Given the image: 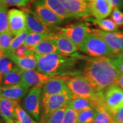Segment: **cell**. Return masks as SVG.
Listing matches in <instances>:
<instances>
[{
  "instance_id": "6da1fadb",
  "label": "cell",
  "mask_w": 123,
  "mask_h": 123,
  "mask_svg": "<svg viewBox=\"0 0 123 123\" xmlns=\"http://www.w3.org/2000/svg\"><path fill=\"white\" fill-rule=\"evenodd\" d=\"M82 72L96 93H103L110 86L117 84L119 72L110 58H88Z\"/></svg>"
},
{
  "instance_id": "7a4b0ae2",
  "label": "cell",
  "mask_w": 123,
  "mask_h": 123,
  "mask_svg": "<svg viewBox=\"0 0 123 123\" xmlns=\"http://www.w3.org/2000/svg\"><path fill=\"white\" fill-rule=\"evenodd\" d=\"M37 70L51 76H64L76 74L73 69L79 58L64 56L59 53L40 55L34 54Z\"/></svg>"
},
{
  "instance_id": "3957f363",
  "label": "cell",
  "mask_w": 123,
  "mask_h": 123,
  "mask_svg": "<svg viewBox=\"0 0 123 123\" xmlns=\"http://www.w3.org/2000/svg\"><path fill=\"white\" fill-rule=\"evenodd\" d=\"M61 77L71 92L73 98L92 99L96 95L95 89L83 75L74 74Z\"/></svg>"
},
{
  "instance_id": "277c9868",
  "label": "cell",
  "mask_w": 123,
  "mask_h": 123,
  "mask_svg": "<svg viewBox=\"0 0 123 123\" xmlns=\"http://www.w3.org/2000/svg\"><path fill=\"white\" fill-rule=\"evenodd\" d=\"M79 50L92 58H110L114 55L102 38L92 34L86 37Z\"/></svg>"
},
{
  "instance_id": "5b68a950",
  "label": "cell",
  "mask_w": 123,
  "mask_h": 123,
  "mask_svg": "<svg viewBox=\"0 0 123 123\" xmlns=\"http://www.w3.org/2000/svg\"><path fill=\"white\" fill-rule=\"evenodd\" d=\"M73 96L69 90L51 96L42 98L41 121L56 111L67 105L73 99Z\"/></svg>"
},
{
  "instance_id": "8992f818",
  "label": "cell",
  "mask_w": 123,
  "mask_h": 123,
  "mask_svg": "<svg viewBox=\"0 0 123 123\" xmlns=\"http://www.w3.org/2000/svg\"><path fill=\"white\" fill-rule=\"evenodd\" d=\"M43 87H33L25 97L23 107L37 122L42 116V91Z\"/></svg>"
},
{
  "instance_id": "52a82bcc",
  "label": "cell",
  "mask_w": 123,
  "mask_h": 123,
  "mask_svg": "<svg viewBox=\"0 0 123 123\" xmlns=\"http://www.w3.org/2000/svg\"><path fill=\"white\" fill-rule=\"evenodd\" d=\"M87 22H79L65 27H58V30L68 38L79 49L84 40L90 34V28Z\"/></svg>"
},
{
  "instance_id": "ba28073f",
  "label": "cell",
  "mask_w": 123,
  "mask_h": 123,
  "mask_svg": "<svg viewBox=\"0 0 123 123\" xmlns=\"http://www.w3.org/2000/svg\"><path fill=\"white\" fill-rule=\"evenodd\" d=\"M22 10L25 14L26 29L29 33L50 34L58 30V27H51L45 24L33 10L26 7Z\"/></svg>"
},
{
  "instance_id": "9c48e42d",
  "label": "cell",
  "mask_w": 123,
  "mask_h": 123,
  "mask_svg": "<svg viewBox=\"0 0 123 123\" xmlns=\"http://www.w3.org/2000/svg\"><path fill=\"white\" fill-rule=\"evenodd\" d=\"M105 108L111 114L123 106V90L117 84L110 86L103 92Z\"/></svg>"
},
{
  "instance_id": "30bf717a",
  "label": "cell",
  "mask_w": 123,
  "mask_h": 123,
  "mask_svg": "<svg viewBox=\"0 0 123 123\" xmlns=\"http://www.w3.org/2000/svg\"><path fill=\"white\" fill-rule=\"evenodd\" d=\"M50 38L55 42L59 54L67 56H74L77 54L78 47L59 31L52 33Z\"/></svg>"
},
{
  "instance_id": "8fae6325",
  "label": "cell",
  "mask_w": 123,
  "mask_h": 123,
  "mask_svg": "<svg viewBox=\"0 0 123 123\" xmlns=\"http://www.w3.org/2000/svg\"><path fill=\"white\" fill-rule=\"evenodd\" d=\"M9 31L17 36L26 30V17L23 10L12 9L8 12Z\"/></svg>"
},
{
  "instance_id": "7c38bea8",
  "label": "cell",
  "mask_w": 123,
  "mask_h": 123,
  "mask_svg": "<svg viewBox=\"0 0 123 123\" xmlns=\"http://www.w3.org/2000/svg\"><path fill=\"white\" fill-rule=\"evenodd\" d=\"M73 17L86 18L91 17L88 5L84 0H59Z\"/></svg>"
},
{
  "instance_id": "4fadbf2b",
  "label": "cell",
  "mask_w": 123,
  "mask_h": 123,
  "mask_svg": "<svg viewBox=\"0 0 123 123\" xmlns=\"http://www.w3.org/2000/svg\"><path fill=\"white\" fill-rule=\"evenodd\" d=\"M55 76H56L44 74L38 70H22V83L29 88L43 87L46 83Z\"/></svg>"
},
{
  "instance_id": "5bb4252c",
  "label": "cell",
  "mask_w": 123,
  "mask_h": 123,
  "mask_svg": "<svg viewBox=\"0 0 123 123\" xmlns=\"http://www.w3.org/2000/svg\"><path fill=\"white\" fill-rule=\"evenodd\" d=\"M34 12L42 21L51 27H57L63 23V21L53 11L43 5L39 0L34 4Z\"/></svg>"
},
{
  "instance_id": "9a60e30c",
  "label": "cell",
  "mask_w": 123,
  "mask_h": 123,
  "mask_svg": "<svg viewBox=\"0 0 123 123\" xmlns=\"http://www.w3.org/2000/svg\"><path fill=\"white\" fill-rule=\"evenodd\" d=\"M91 16L97 19H103L111 14L113 6L107 0H92L88 2Z\"/></svg>"
},
{
  "instance_id": "2e32d148",
  "label": "cell",
  "mask_w": 123,
  "mask_h": 123,
  "mask_svg": "<svg viewBox=\"0 0 123 123\" xmlns=\"http://www.w3.org/2000/svg\"><path fill=\"white\" fill-rule=\"evenodd\" d=\"M29 91V87L24 84L15 86H0V98H5L19 101Z\"/></svg>"
},
{
  "instance_id": "e0dca14e",
  "label": "cell",
  "mask_w": 123,
  "mask_h": 123,
  "mask_svg": "<svg viewBox=\"0 0 123 123\" xmlns=\"http://www.w3.org/2000/svg\"><path fill=\"white\" fill-rule=\"evenodd\" d=\"M90 34L96 35L102 38L114 55L121 54L119 39L115 32H107L99 29L90 28Z\"/></svg>"
},
{
  "instance_id": "ac0fdd59",
  "label": "cell",
  "mask_w": 123,
  "mask_h": 123,
  "mask_svg": "<svg viewBox=\"0 0 123 123\" xmlns=\"http://www.w3.org/2000/svg\"><path fill=\"white\" fill-rule=\"evenodd\" d=\"M68 90L65 82L61 77L56 76L43 86L42 98L57 94Z\"/></svg>"
},
{
  "instance_id": "d6986e66",
  "label": "cell",
  "mask_w": 123,
  "mask_h": 123,
  "mask_svg": "<svg viewBox=\"0 0 123 123\" xmlns=\"http://www.w3.org/2000/svg\"><path fill=\"white\" fill-rule=\"evenodd\" d=\"M19 101L5 98H0V115L5 121L10 120H16L15 110Z\"/></svg>"
},
{
  "instance_id": "ffe728a7",
  "label": "cell",
  "mask_w": 123,
  "mask_h": 123,
  "mask_svg": "<svg viewBox=\"0 0 123 123\" xmlns=\"http://www.w3.org/2000/svg\"><path fill=\"white\" fill-rule=\"evenodd\" d=\"M9 57L13 62L15 66L23 71L37 69V62L35 58L34 54L23 57H20L14 54H12Z\"/></svg>"
},
{
  "instance_id": "44dd1931",
  "label": "cell",
  "mask_w": 123,
  "mask_h": 123,
  "mask_svg": "<svg viewBox=\"0 0 123 123\" xmlns=\"http://www.w3.org/2000/svg\"><path fill=\"white\" fill-rule=\"evenodd\" d=\"M43 5L55 13L62 20L73 18L59 0H39Z\"/></svg>"
},
{
  "instance_id": "7402d4cb",
  "label": "cell",
  "mask_w": 123,
  "mask_h": 123,
  "mask_svg": "<svg viewBox=\"0 0 123 123\" xmlns=\"http://www.w3.org/2000/svg\"><path fill=\"white\" fill-rule=\"evenodd\" d=\"M33 51L35 54L40 55L59 53L55 42L50 37L43 40L42 42L34 47Z\"/></svg>"
},
{
  "instance_id": "603a6c76",
  "label": "cell",
  "mask_w": 123,
  "mask_h": 123,
  "mask_svg": "<svg viewBox=\"0 0 123 123\" xmlns=\"http://www.w3.org/2000/svg\"><path fill=\"white\" fill-rule=\"evenodd\" d=\"M3 86H15L22 83V70L15 66L11 71L3 76Z\"/></svg>"
},
{
  "instance_id": "cb8c5ba5",
  "label": "cell",
  "mask_w": 123,
  "mask_h": 123,
  "mask_svg": "<svg viewBox=\"0 0 123 123\" xmlns=\"http://www.w3.org/2000/svg\"><path fill=\"white\" fill-rule=\"evenodd\" d=\"M86 21L91 22L99 27V29L107 32H116L118 31L117 27L111 19L105 18L103 19H97L96 18L89 17L84 19Z\"/></svg>"
},
{
  "instance_id": "d4e9b609",
  "label": "cell",
  "mask_w": 123,
  "mask_h": 123,
  "mask_svg": "<svg viewBox=\"0 0 123 123\" xmlns=\"http://www.w3.org/2000/svg\"><path fill=\"white\" fill-rule=\"evenodd\" d=\"M67 107L76 111L78 113L91 108H94V106L91 100L81 98H73V99L67 104Z\"/></svg>"
},
{
  "instance_id": "484cf974",
  "label": "cell",
  "mask_w": 123,
  "mask_h": 123,
  "mask_svg": "<svg viewBox=\"0 0 123 123\" xmlns=\"http://www.w3.org/2000/svg\"><path fill=\"white\" fill-rule=\"evenodd\" d=\"M95 109L96 114L93 123H113L115 121L113 116L104 107H99Z\"/></svg>"
},
{
  "instance_id": "4316f807",
  "label": "cell",
  "mask_w": 123,
  "mask_h": 123,
  "mask_svg": "<svg viewBox=\"0 0 123 123\" xmlns=\"http://www.w3.org/2000/svg\"><path fill=\"white\" fill-rule=\"evenodd\" d=\"M29 34V32L27 29L19 35L15 36L12 40L10 47L7 51L4 54V56H9V55L13 54L15 50H17L19 47L24 44L25 41H26L27 37Z\"/></svg>"
},
{
  "instance_id": "83f0119b",
  "label": "cell",
  "mask_w": 123,
  "mask_h": 123,
  "mask_svg": "<svg viewBox=\"0 0 123 123\" xmlns=\"http://www.w3.org/2000/svg\"><path fill=\"white\" fill-rule=\"evenodd\" d=\"M50 34H44V33H29L28 36L27 37L26 41H25L24 44L33 48L35 46L42 42L43 40L50 37Z\"/></svg>"
},
{
  "instance_id": "f1b7e54d",
  "label": "cell",
  "mask_w": 123,
  "mask_h": 123,
  "mask_svg": "<svg viewBox=\"0 0 123 123\" xmlns=\"http://www.w3.org/2000/svg\"><path fill=\"white\" fill-rule=\"evenodd\" d=\"M7 6L0 1V34L9 30Z\"/></svg>"
},
{
  "instance_id": "f546056e",
  "label": "cell",
  "mask_w": 123,
  "mask_h": 123,
  "mask_svg": "<svg viewBox=\"0 0 123 123\" xmlns=\"http://www.w3.org/2000/svg\"><path fill=\"white\" fill-rule=\"evenodd\" d=\"M67 107V105L53 112L41 123H63Z\"/></svg>"
},
{
  "instance_id": "4dcf8cb0",
  "label": "cell",
  "mask_w": 123,
  "mask_h": 123,
  "mask_svg": "<svg viewBox=\"0 0 123 123\" xmlns=\"http://www.w3.org/2000/svg\"><path fill=\"white\" fill-rule=\"evenodd\" d=\"M96 110L93 108L87 109L78 113L76 123H93Z\"/></svg>"
},
{
  "instance_id": "1f68e13d",
  "label": "cell",
  "mask_w": 123,
  "mask_h": 123,
  "mask_svg": "<svg viewBox=\"0 0 123 123\" xmlns=\"http://www.w3.org/2000/svg\"><path fill=\"white\" fill-rule=\"evenodd\" d=\"M16 120L19 123H38L34 120L25 110L18 105L15 110Z\"/></svg>"
},
{
  "instance_id": "d6a6232c",
  "label": "cell",
  "mask_w": 123,
  "mask_h": 123,
  "mask_svg": "<svg viewBox=\"0 0 123 123\" xmlns=\"http://www.w3.org/2000/svg\"><path fill=\"white\" fill-rule=\"evenodd\" d=\"M14 37V36L9 30L0 34V50L2 51L4 54L8 50Z\"/></svg>"
},
{
  "instance_id": "836d02e7",
  "label": "cell",
  "mask_w": 123,
  "mask_h": 123,
  "mask_svg": "<svg viewBox=\"0 0 123 123\" xmlns=\"http://www.w3.org/2000/svg\"><path fill=\"white\" fill-rule=\"evenodd\" d=\"M14 66L13 62L9 56H4L0 61V73L4 76L11 71Z\"/></svg>"
},
{
  "instance_id": "e575fe53",
  "label": "cell",
  "mask_w": 123,
  "mask_h": 123,
  "mask_svg": "<svg viewBox=\"0 0 123 123\" xmlns=\"http://www.w3.org/2000/svg\"><path fill=\"white\" fill-rule=\"evenodd\" d=\"M111 19L117 27H123V12L117 8H113L111 13Z\"/></svg>"
},
{
  "instance_id": "d590c367",
  "label": "cell",
  "mask_w": 123,
  "mask_h": 123,
  "mask_svg": "<svg viewBox=\"0 0 123 123\" xmlns=\"http://www.w3.org/2000/svg\"><path fill=\"white\" fill-rule=\"evenodd\" d=\"M78 116V112L67 107L63 123H76Z\"/></svg>"
},
{
  "instance_id": "8d00e7d4",
  "label": "cell",
  "mask_w": 123,
  "mask_h": 123,
  "mask_svg": "<svg viewBox=\"0 0 123 123\" xmlns=\"http://www.w3.org/2000/svg\"><path fill=\"white\" fill-rule=\"evenodd\" d=\"M13 54L18 56L23 57V56H29V55L33 54L34 53L33 51V48L24 44L17 50H15Z\"/></svg>"
},
{
  "instance_id": "74e56055",
  "label": "cell",
  "mask_w": 123,
  "mask_h": 123,
  "mask_svg": "<svg viewBox=\"0 0 123 123\" xmlns=\"http://www.w3.org/2000/svg\"><path fill=\"white\" fill-rule=\"evenodd\" d=\"M110 58L119 73L123 74V55H113Z\"/></svg>"
},
{
  "instance_id": "f35d334b",
  "label": "cell",
  "mask_w": 123,
  "mask_h": 123,
  "mask_svg": "<svg viewBox=\"0 0 123 123\" xmlns=\"http://www.w3.org/2000/svg\"><path fill=\"white\" fill-rule=\"evenodd\" d=\"M31 0H0L1 2L7 6H14L18 7H25Z\"/></svg>"
},
{
  "instance_id": "ab89813d",
  "label": "cell",
  "mask_w": 123,
  "mask_h": 123,
  "mask_svg": "<svg viewBox=\"0 0 123 123\" xmlns=\"http://www.w3.org/2000/svg\"><path fill=\"white\" fill-rule=\"evenodd\" d=\"M112 116H113L115 121L119 123H123V106L113 112L112 113Z\"/></svg>"
},
{
  "instance_id": "60d3db41",
  "label": "cell",
  "mask_w": 123,
  "mask_h": 123,
  "mask_svg": "<svg viewBox=\"0 0 123 123\" xmlns=\"http://www.w3.org/2000/svg\"><path fill=\"white\" fill-rule=\"evenodd\" d=\"M113 6V8H117L123 10V0H107Z\"/></svg>"
},
{
  "instance_id": "b9f144b4",
  "label": "cell",
  "mask_w": 123,
  "mask_h": 123,
  "mask_svg": "<svg viewBox=\"0 0 123 123\" xmlns=\"http://www.w3.org/2000/svg\"><path fill=\"white\" fill-rule=\"evenodd\" d=\"M115 33L117 35V37L118 39H119L120 46L121 48V54L123 55V31L118 30L117 31L115 32Z\"/></svg>"
},
{
  "instance_id": "7bdbcfd3",
  "label": "cell",
  "mask_w": 123,
  "mask_h": 123,
  "mask_svg": "<svg viewBox=\"0 0 123 123\" xmlns=\"http://www.w3.org/2000/svg\"><path fill=\"white\" fill-rule=\"evenodd\" d=\"M117 84L123 90V74H119L117 81Z\"/></svg>"
},
{
  "instance_id": "ee69618b",
  "label": "cell",
  "mask_w": 123,
  "mask_h": 123,
  "mask_svg": "<svg viewBox=\"0 0 123 123\" xmlns=\"http://www.w3.org/2000/svg\"><path fill=\"white\" fill-rule=\"evenodd\" d=\"M6 123H19L18 121L17 120H8L7 121H6Z\"/></svg>"
},
{
  "instance_id": "f6af8a7d",
  "label": "cell",
  "mask_w": 123,
  "mask_h": 123,
  "mask_svg": "<svg viewBox=\"0 0 123 123\" xmlns=\"http://www.w3.org/2000/svg\"><path fill=\"white\" fill-rule=\"evenodd\" d=\"M4 56V53L2 51L0 50V61L2 59V58Z\"/></svg>"
},
{
  "instance_id": "bcb514c9",
  "label": "cell",
  "mask_w": 123,
  "mask_h": 123,
  "mask_svg": "<svg viewBox=\"0 0 123 123\" xmlns=\"http://www.w3.org/2000/svg\"><path fill=\"white\" fill-rule=\"evenodd\" d=\"M84 1H86V2H90L92 1V0H84Z\"/></svg>"
},
{
  "instance_id": "7dc6e473",
  "label": "cell",
  "mask_w": 123,
  "mask_h": 123,
  "mask_svg": "<svg viewBox=\"0 0 123 123\" xmlns=\"http://www.w3.org/2000/svg\"><path fill=\"white\" fill-rule=\"evenodd\" d=\"M113 123H117V122H116V121H114V122H113Z\"/></svg>"
},
{
  "instance_id": "c3c4849f",
  "label": "cell",
  "mask_w": 123,
  "mask_h": 123,
  "mask_svg": "<svg viewBox=\"0 0 123 123\" xmlns=\"http://www.w3.org/2000/svg\"><path fill=\"white\" fill-rule=\"evenodd\" d=\"M0 123H1V121H0Z\"/></svg>"
}]
</instances>
